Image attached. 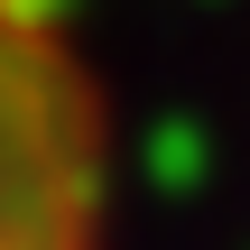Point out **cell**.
<instances>
[{
    "label": "cell",
    "instance_id": "1",
    "mask_svg": "<svg viewBox=\"0 0 250 250\" xmlns=\"http://www.w3.org/2000/svg\"><path fill=\"white\" fill-rule=\"evenodd\" d=\"M0 250H111V102L65 0H0Z\"/></svg>",
    "mask_w": 250,
    "mask_h": 250
}]
</instances>
